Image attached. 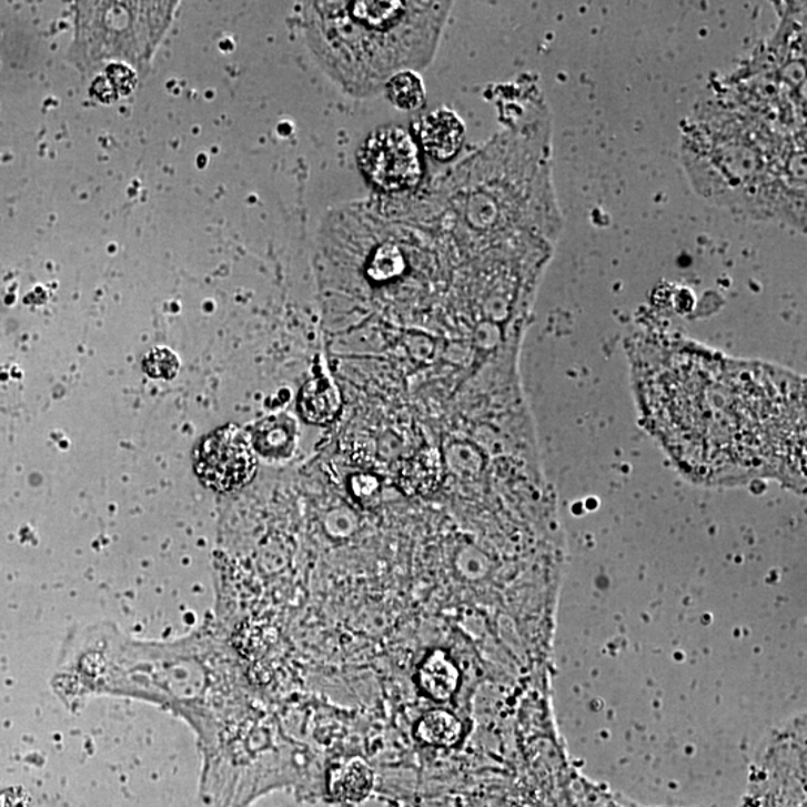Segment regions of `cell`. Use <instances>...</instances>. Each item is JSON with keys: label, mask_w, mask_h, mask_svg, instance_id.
<instances>
[{"label": "cell", "mask_w": 807, "mask_h": 807, "mask_svg": "<svg viewBox=\"0 0 807 807\" xmlns=\"http://www.w3.org/2000/svg\"><path fill=\"white\" fill-rule=\"evenodd\" d=\"M633 383L646 430L697 485L806 487V382L677 335H633Z\"/></svg>", "instance_id": "obj_1"}, {"label": "cell", "mask_w": 807, "mask_h": 807, "mask_svg": "<svg viewBox=\"0 0 807 807\" xmlns=\"http://www.w3.org/2000/svg\"><path fill=\"white\" fill-rule=\"evenodd\" d=\"M451 181L444 235L460 256L525 236L556 244L564 222L552 175V120L545 101L526 103Z\"/></svg>", "instance_id": "obj_2"}, {"label": "cell", "mask_w": 807, "mask_h": 807, "mask_svg": "<svg viewBox=\"0 0 807 807\" xmlns=\"http://www.w3.org/2000/svg\"><path fill=\"white\" fill-rule=\"evenodd\" d=\"M680 159L710 204L805 231L806 135L776 131L714 94L685 123Z\"/></svg>", "instance_id": "obj_3"}, {"label": "cell", "mask_w": 807, "mask_h": 807, "mask_svg": "<svg viewBox=\"0 0 807 807\" xmlns=\"http://www.w3.org/2000/svg\"><path fill=\"white\" fill-rule=\"evenodd\" d=\"M451 2H316L305 37L323 72L353 98L373 97L395 73L425 68Z\"/></svg>", "instance_id": "obj_4"}, {"label": "cell", "mask_w": 807, "mask_h": 807, "mask_svg": "<svg viewBox=\"0 0 807 807\" xmlns=\"http://www.w3.org/2000/svg\"><path fill=\"white\" fill-rule=\"evenodd\" d=\"M787 3L779 30L716 97L776 131L806 135V8Z\"/></svg>", "instance_id": "obj_5"}, {"label": "cell", "mask_w": 807, "mask_h": 807, "mask_svg": "<svg viewBox=\"0 0 807 807\" xmlns=\"http://www.w3.org/2000/svg\"><path fill=\"white\" fill-rule=\"evenodd\" d=\"M73 47L85 63L145 64L174 14L175 3L99 2L77 6ZM108 63V64H110Z\"/></svg>", "instance_id": "obj_6"}, {"label": "cell", "mask_w": 807, "mask_h": 807, "mask_svg": "<svg viewBox=\"0 0 807 807\" xmlns=\"http://www.w3.org/2000/svg\"><path fill=\"white\" fill-rule=\"evenodd\" d=\"M357 161L370 184L390 195L416 188L424 174L416 140L399 127L375 129Z\"/></svg>", "instance_id": "obj_7"}, {"label": "cell", "mask_w": 807, "mask_h": 807, "mask_svg": "<svg viewBox=\"0 0 807 807\" xmlns=\"http://www.w3.org/2000/svg\"><path fill=\"white\" fill-rule=\"evenodd\" d=\"M250 438L239 426H224L206 435L196 451L195 470L202 485L218 492L240 490L256 473Z\"/></svg>", "instance_id": "obj_8"}, {"label": "cell", "mask_w": 807, "mask_h": 807, "mask_svg": "<svg viewBox=\"0 0 807 807\" xmlns=\"http://www.w3.org/2000/svg\"><path fill=\"white\" fill-rule=\"evenodd\" d=\"M418 140L426 153L438 162H448L463 149L465 124L456 112L435 110L418 120Z\"/></svg>", "instance_id": "obj_9"}, {"label": "cell", "mask_w": 807, "mask_h": 807, "mask_svg": "<svg viewBox=\"0 0 807 807\" xmlns=\"http://www.w3.org/2000/svg\"><path fill=\"white\" fill-rule=\"evenodd\" d=\"M384 93L392 105L401 111H418L425 107L426 89L424 80L416 71L395 73L384 84Z\"/></svg>", "instance_id": "obj_10"}, {"label": "cell", "mask_w": 807, "mask_h": 807, "mask_svg": "<svg viewBox=\"0 0 807 807\" xmlns=\"http://www.w3.org/2000/svg\"><path fill=\"white\" fill-rule=\"evenodd\" d=\"M421 679L422 686L428 690L430 696L443 700L455 689V666L444 657L442 652H437V654L431 655L422 666Z\"/></svg>", "instance_id": "obj_11"}, {"label": "cell", "mask_w": 807, "mask_h": 807, "mask_svg": "<svg viewBox=\"0 0 807 807\" xmlns=\"http://www.w3.org/2000/svg\"><path fill=\"white\" fill-rule=\"evenodd\" d=\"M288 417L266 418L256 428V446L263 455H275L292 444L293 428Z\"/></svg>", "instance_id": "obj_12"}, {"label": "cell", "mask_w": 807, "mask_h": 807, "mask_svg": "<svg viewBox=\"0 0 807 807\" xmlns=\"http://www.w3.org/2000/svg\"><path fill=\"white\" fill-rule=\"evenodd\" d=\"M179 357L163 347L151 351L144 361L145 373L153 379L171 380L179 373Z\"/></svg>", "instance_id": "obj_13"}, {"label": "cell", "mask_w": 807, "mask_h": 807, "mask_svg": "<svg viewBox=\"0 0 807 807\" xmlns=\"http://www.w3.org/2000/svg\"><path fill=\"white\" fill-rule=\"evenodd\" d=\"M108 83L115 90V93L128 94L131 93L137 84V71L129 64L124 63H110L105 68Z\"/></svg>", "instance_id": "obj_14"}, {"label": "cell", "mask_w": 807, "mask_h": 807, "mask_svg": "<svg viewBox=\"0 0 807 807\" xmlns=\"http://www.w3.org/2000/svg\"><path fill=\"white\" fill-rule=\"evenodd\" d=\"M29 797L23 789H8L0 794V807H29Z\"/></svg>", "instance_id": "obj_15"}]
</instances>
